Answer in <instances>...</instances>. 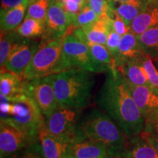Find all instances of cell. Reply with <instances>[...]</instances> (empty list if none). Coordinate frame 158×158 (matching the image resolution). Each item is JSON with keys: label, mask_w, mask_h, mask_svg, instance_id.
I'll return each mask as SVG.
<instances>
[{"label": "cell", "mask_w": 158, "mask_h": 158, "mask_svg": "<svg viewBox=\"0 0 158 158\" xmlns=\"http://www.w3.org/2000/svg\"><path fill=\"white\" fill-rule=\"evenodd\" d=\"M117 1H128V0H117Z\"/></svg>", "instance_id": "cell-40"}, {"label": "cell", "mask_w": 158, "mask_h": 158, "mask_svg": "<svg viewBox=\"0 0 158 158\" xmlns=\"http://www.w3.org/2000/svg\"><path fill=\"white\" fill-rule=\"evenodd\" d=\"M63 38L42 41L22 78L31 80L48 77L72 68L63 50Z\"/></svg>", "instance_id": "cell-5"}, {"label": "cell", "mask_w": 158, "mask_h": 158, "mask_svg": "<svg viewBox=\"0 0 158 158\" xmlns=\"http://www.w3.org/2000/svg\"><path fill=\"white\" fill-rule=\"evenodd\" d=\"M31 0H1V11L8 10L23 4H29Z\"/></svg>", "instance_id": "cell-35"}, {"label": "cell", "mask_w": 158, "mask_h": 158, "mask_svg": "<svg viewBox=\"0 0 158 158\" xmlns=\"http://www.w3.org/2000/svg\"><path fill=\"white\" fill-rule=\"evenodd\" d=\"M158 26V0H148L143 10L130 23V31L136 36Z\"/></svg>", "instance_id": "cell-15"}, {"label": "cell", "mask_w": 158, "mask_h": 158, "mask_svg": "<svg viewBox=\"0 0 158 158\" xmlns=\"http://www.w3.org/2000/svg\"><path fill=\"white\" fill-rule=\"evenodd\" d=\"M90 140L107 148L108 155L120 158L127 147L129 138L100 109L92 108L79 119L75 141Z\"/></svg>", "instance_id": "cell-2"}, {"label": "cell", "mask_w": 158, "mask_h": 158, "mask_svg": "<svg viewBox=\"0 0 158 158\" xmlns=\"http://www.w3.org/2000/svg\"><path fill=\"white\" fill-rule=\"evenodd\" d=\"M87 5L100 17L109 16L112 11L110 0H87Z\"/></svg>", "instance_id": "cell-31"}, {"label": "cell", "mask_w": 158, "mask_h": 158, "mask_svg": "<svg viewBox=\"0 0 158 158\" xmlns=\"http://www.w3.org/2000/svg\"><path fill=\"white\" fill-rule=\"evenodd\" d=\"M121 38V35L118 34L113 28L110 29L109 35L108 36L107 41H106V46L108 49V51H110V53L113 56L114 59H115L118 54V45H119Z\"/></svg>", "instance_id": "cell-33"}, {"label": "cell", "mask_w": 158, "mask_h": 158, "mask_svg": "<svg viewBox=\"0 0 158 158\" xmlns=\"http://www.w3.org/2000/svg\"><path fill=\"white\" fill-rule=\"evenodd\" d=\"M65 10L70 14L75 16L77 13L81 10L84 7L76 0H66L64 2H59Z\"/></svg>", "instance_id": "cell-34"}, {"label": "cell", "mask_w": 158, "mask_h": 158, "mask_svg": "<svg viewBox=\"0 0 158 158\" xmlns=\"http://www.w3.org/2000/svg\"><path fill=\"white\" fill-rule=\"evenodd\" d=\"M40 43L25 38L11 51L1 72L8 71L22 78L24 72L35 54L40 48Z\"/></svg>", "instance_id": "cell-11"}, {"label": "cell", "mask_w": 158, "mask_h": 158, "mask_svg": "<svg viewBox=\"0 0 158 158\" xmlns=\"http://www.w3.org/2000/svg\"><path fill=\"white\" fill-rule=\"evenodd\" d=\"M145 54L137 36L132 31H129L122 36L118 54L114 59L116 67L118 68L127 62L141 59Z\"/></svg>", "instance_id": "cell-14"}, {"label": "cell", "mask_w": 158, "mask_h": 158, "mask_svg": "<svg viewBox=\"0 0 158 158\" xmlns=\"http://www.w3.org/2000/svg\"><path fill=\"white\" fill-rule=\"evenodd\" d=\"M29 4H23L8 10L1 11L0 13V27L1 31L9 32L16 30V29L21 24L24 19L26 10L28 7Z\"/></svg>", "instance_id": "cell-23"}, {"label": "cell", "mask_w": 158, "mask_h": 158, "mask_svg": "<svg viewBox=\"0 0 158 158\" xmlns=\"http://www.w3.org/2000/svg\"><path fill=\"white\" fill-rule=\"evenodd\" d=\"M75 138L52 134L44 127L40 132L38 142L45 158H68Z\"/></svg>", "instance_id": "cell-13"}, {"label": "cell", "mask_w": 158, "mask_h": 158, "mask_svg": "<svg viewBox=\"0 0 158 158\" xmlns=\"http://www.w3.org/2000/svg\"><path fill=\"white\" fill-rule=\"evenodd\" d=\"M24 37L20 36L16 31L4 32L1 31L0 40V65L3 68L7 57L13 49L24 40Z\"/></svg>", "instance_id": "cell-25"}, {"label": "cell", "mask_w": 158, "mask_h": 158, "mask_svg": "<svg viewBox=\"0 0 158 158\" xmlns=\"http://www.w3.org/2000/svg\"><path fill=\"white\" fill-rule=\"evenodd\" d=\"M73 15L65 10L59 1L52 0L45 19L43 42L64 37L73 25Z\"/></svg>", "instance_id": "cell-9"}, {"label": "cell", "mask_w": 158, "mask_h": 158, "mask_svg": "<svg viewBox=\"0 0 158 158\" xmlns=\"http://www.w3.org/2000/svg\"><path fill=\"white\" fill-rule=\"evenodd\" d=\"M63 50L72 68H78L97 73L110 71L94 60L87 44L73 32L66 35L63 38Z\"/></svg>", "instance_id": "cell-6"}, {"label": "cell", "mask_w": 158, "mask_h": 158, "mask_svg": "<svg viewBox=\"0 0 158 158\" xmlns=\"http://www.w3.org/2000/svg\"><path fill=\"white\" fill-rule=\"evenodd\" d=\"M148 0H110V7L121 16L128 26L143 10Z\"/></svg>", "instance_id": "cell-21"}, {"label": "cell", "mask_w": 158, "mask_h": 158, "mask_svg": "<svg viewBox=\"0 0 158 158\" xmlns=\"http://www.w3.org/2000/svg\"><path fill=\"white\" fill-rule=\"evenodd\" d=\"M137 37L145 54L155 59L158 56V26L145 31Z\"/></svg>", "instance_id": "cell-26"}, {"label": "cell", "mask_w": 158, "mask_h": 158, "mask_svg": "<svg viewBox=\"0 0 158 158\" xmlns=\"http://www.w3.org/2000/svg\"><path fill=\"white\" fill-rule=\"evenodd\" d=\"M33 143L35 142L13 122L5 119L0 121L1 158H7Z\"/></svg>", "instance_id": "cell-10"}, {"label": "cell", "mask_w": 158, "mask_h": 158, "mask_svg": "<svg viewBox=\"0 0 158 158\" xmlns=\"http://www.w3.org/2000/svg\"><path fill=\"white\" fill-rule=\"evenodd\" d=\"M85 38L88 41L106 45L108 36L112 27L111 19L109 16H102L94 22L83 27Z\"/></svg>", "instance_id": "cell-18"}, {"label": "cell", "mask_w": 158, "mask_h": 158, "mask_svg": "<svg viewBox=\"0 0 158 158\" xmlns=\"http://www.w3.org/2000/svg\"><path fill=\"white\" fill-rule=\"evenodd\" d=\"M120 158H158V151L141 134L129 138L127 147Z\"/></svg>", "instance_id": "cell-17"}, {"label": "cell", "mask_w": 158, "mask_h": 158, "mask_svg": "<svg viewBox=\"0 0 158 158\" xmlns=\"http://www.w3.org/2000/svg\"><path fill=\"white\" fill-rule=\"evenodd\" d=\"M142 58L127 62L116 68L124 79L130 84L137 86H152L147 72L142 64Z\"/></svg>", "instance_id": "cell-20"}, {"label": "cell", "mask_w": 158, "mask_h": 158, "mask_svg": "<svg viewBox=\"0 0 158 158\" xmlns=\"http://www.w3.org/2000/svg\"><path fill=\"white\" fill-rule=\"evenodd\" d=\"M110 17L111 19L113 29L118 34H119L121 36H123L130 31V26H128L124 21V19L113 9L110 14Z\"/></svg>", "instance_id": "cell-32"}, {"label": "cell", "mask_w": 158, "mask_h": 158, "mask_svg": "<svg viewBox=\"0 0 158 158\" xmlns=\"http://www.w3.org/2000/svg\"><path fill=\"white\" fill-rule=\"evenodd\" d=\"M7 158H45L38 141L30 144L21 151L13 154Z\"/></svg>", "instance_id": "cell-29"}, {"label": "cell", "mask_w": 158, "mask_h": 158, "mask_svg": "<svg viewBox=\"0 0 158 158\" xmlns=\"http://www.w3.org/2000/svg\"><path fill=\"white\" fill-rule=\"evenodd\" d=\"M153 60H155V62H156V64H157V69H158V56L156 57L155 59H154Z\"/></svg>", "instance_id": "cell-38"}, {"label": "cell", "mask_w": 158, "mask_h": 158, "mask_svg": "<svg viewBox=\"0 0 158 158\" xmlns=\"http://www.w3.org/2000/svg\"><path fill=\"white\" fill-rule=\"evenodd\" d=\"M141 134L147 138V141L158 151V136L149 135V134H146L143 133H142Z\"/></svg>", "instance_id": "cell-37"}, {"label": "cell", "mask_w": 158, "mask_h": 158, "mask_svg": "<svg viewBox=\"0 0 158 158\" xmlns=\"http://www.w3.org/2000/svg\"><path fill=\"white\" fill-rule=\"evenodd\" d=\"M93 73L71 68L51 76L59 106L82 109L89 102L94 86Z\"/></svg>", "instance_id": "cell-3"}, {"label": "cell", "mask_w": 158, "mask_h": 158, "mask_svg": "<svg viewBox=\"0 0 158 158\" xmlns=\"http://www.w3.org/2000/svg\"><path fill=\"white\" fill-rule=\"evenodd\" d=\"M101 158H113L112 157H110V156H107V157H101Z\"/></svg>", "instance_id": "cell-39"}, {"label": "cell", "mask_w": 158, "mask_h": 158, "mask_svg": "<svg viewBox=\"0 0 158 158\" xmlns=\"http://www.w3.org/2000/svg\"><path fill=\"white\" fill-rule=\"evenodd\" d=\"M143 133L158 136V119L151 122H146Z\"/></svg>", "instance_id": "cell-36"}, {"label": "cell", "mask_w": 158, "mask_h": 158, "mask_svg": "<svg viewBox=\"0 0 158 158\" xmlns=\"http://www.w3.org/2000/svg\"><path fill=\"white\" fill-rule=\"evenodd\" d=\"M127 84L145 122L158 119V88Z\"/></svg>", "instance_id": "cell-12"}, {"label": "cell", "mask_w": 158, "mask_h": 158, "mask_svg": "<svg viewBox=\"0 0 158 158\" xmlns=\"http://www.w3.org/2000/svg\"><path fill=\"white\" fill-rule=\"evenodd\" d=\"M24 92L36 102L45 117L58 108L51 76L31 80L24 79Z\"/></svg>", "instance_id": "cell-7"}, {"label": "cell", "mask_w": 158, "mask_h": 158, "mask_svg": "<svg viewBox=\"0 0 158 158\" xmlns=\"http://www.w3.org/2000/svg\"><path fill=\"white\" fill-rule=\"evenodd\" d=\"M141 62L152 86L158 88V69L153 62V59L149 55L145 54L141 59Z\"/></svg>", "instance_id": "cell-30"}, {"label": "cell", "mask_w": 158, "mask_h": 158, "mask_svg": "<svg viewBox=\"0 0 158 158\" xmlns=\"http://www.w3.org/2000/svg\"><path fill=\"white\" fill-rule=\"evenodd\" d=\"M100 16L88 5L83 7L81 10L74 16L73 26L75 28H80L94 22Z\"/></svg>", "instance_id": "cell-28"}, {"label": "cell", "mask_w": 158, "mask_h": 158, "mask_svg": "<svg viewBox=\"0 0 158 158\" xmlns=\"http://www.w3.org/2000/svg\"><path fill=\"white\" fill-rule=\"evenodd\" d=\"M45 23L30 17H25L21 24L16 29L20 36L27 39H34L43 36L45 31Z\"/></svg>", "instance_id": "cell-24"}, {"label": "cell", "mask_w": 158, "mask_h": 158, "mask_svg": "<svg viewBox=\"0 0 158 158\" xmlns=\"http://www.w3.org/2000/svg\"><path fill=\"white\" fill-rule=\"evenodd\" d=\"M52 0H31L26 17H30L45 23L47 13Z\"/></svg>", "instance_id": "cell-27"}, {"label": "cell", "mask_w": 158, "mask_h": 158, "mask_svg": "<svg viewBox=\"0 0 158 158\" xmlns=\"http://www.w3.org/2000/svg\"><path fill=\"white\" fill-rule=\"evenodd\" d=\"M97 102L128 138L143 133L145 119L132 97L127 81L117 68L108 72Z\"/></svg>", "instance_id": "cell-1"}, {"label": "cell", "mask_w": 158, "mask_h": 158, "mask_svg": "<svg viewBox=\"0 0 158 158\" xmlns=\"http://www.w3.org/2000/svg\"><path fill=\"white\" fill-rule=\"evenodd\" d=\"M0 92L7 98H16L25 94L24 79L8 71L1 72Z\"/></svg>", "instance_id": "cell-22"}, {"label": "cell", "mask_w": 158, "mask_h": 158, "mask_svg": "<svg viewBox=\"0 0 158 158\" xmlns=\"http://www.w3.org/2000/svg\"><path fill=\"white\" fill-rule=\"evenodd\" d=\"M73 33L76 35L79 39H81L87 44L92 58L98 64L107 68L109 70L111 69L116 68L115 60H114V57L110 53V51H108V49L106 48V45L88 41L85 38L84 31H83L81 28L75 29Z\"/></svg>", "instance_id": "cell-19"}, {"label": "cell", "mask_w": 158, "mask_h": 158, "mask_svg": "<svg viewBox=\"0 0 158 158\" xmlns=\"http://www.w3.org/2000/svg\"><path fill=\"white\" fill-rule=\"evenodd\" d=\"M0 115L1 120L13 122L33 142L38 141V135L44 127L45 118L36 102L27 94L13 98L1 94Z\"/></svg>", "instance_id": "cell-4"}, {"label": "cell", "mask_w": 158, "mask_h": 158, "mask_svg": "<svg viewBox=\"0 0 158 158\" xmlns=\"http://www.w3.org/2000/svg\"><path fill=\"white\" fill-rule=\"evenodd\" d=\"M110 156L104 145L90 141H75L71 145L68 158H101Z\"/></svg>", "instance_id": "cell-16"}, {"label": "cell", "mask_w": 158, "mask_h": 158, "mask_svg": "<svg viewBox=\"0 0 158 158\" xmlns=\"http://www.w3.org/2000/svg\"><path fill=\"white\" fill-rule=\"evenodd\" d=\"M81 112V109L78 108L59 106L56 110L45 117V127L54 135L75 138Z\"/></svg>", "instance_id": "cell-8"}]
</instances>
